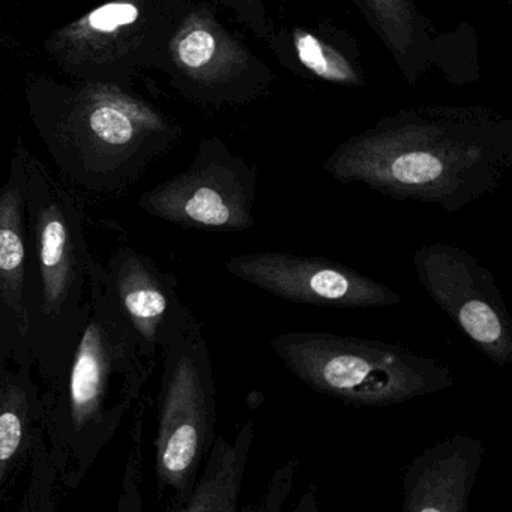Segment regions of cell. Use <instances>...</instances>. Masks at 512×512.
Masks as SVG:
<instances>
[{"label":"cell","mask_w":512,"mask_h":512,"mask_svg":"<svg viewBox=\"0 0 512 512\" xmlns=\"http://www.w3.org/2000/svg\"><path fill=\"white\" fill-rule=\"evenodd\" d=\"M512 167V121L481 106L407 107L344 140L322 169L395 200L460 212Z\"/></svg>","instance_id":"1"},{"label":"cell","mask_w":512,"mask_h":512,"mask_svg":"<svg viewBox=\"0 0 512 512\" xmlns=\"http://www.w3.org/2000/svg\"><path fill=\"white\" fill-rule=\"evenodd\" d=\"M92 259L89 310L65 367L41 389L44 442L59 485L76 490L154 373Z\"/></svg>","instance_id":"2"},{"label":"cell","mask_w":512,"mask_h":512,"mask_svg":"<svg viewBox=\"0 0 512 512\" xmlns=\"http://www.w3.org/2000/svg\"><path fill=\"white\" fill-rule=\"evenodd\" d=\"M25 98L59 172L92 194L124 193L184 136L178 121L112 83H61L41 73L26 83Z\"/></svg>","instance_id":"3"},{"label":"cell","mask_w":512,"mask_h":512,"mask_svg":"<svg viewBox=\"0 0 512 512\" xmlns=\"http://www.w3.org/2000/svg\"><path fill=\"white\" fill-rule=\"evenodd\" d=\"M23 157L28 217L23 346L46 385L70 359L88 314L94 256L79 200L29 149L23 148Z\"/></svg>","instance_id":"4"},{"label":"cell","mask_w":512,"mask_h":512,"mask_svg":"<svg viewBox=\"0 0 512 512\" xmlns=\"http://www.w3.org/2000/svg\"><path fill=\"white\" fill-rule=\"evenodd\" d=\"M271 347L308 388L349 406H397L446 391L455 382L451 367L400 343L289 331L272 338Z\"/></svg>","instance_id":"5"},{"label":"cell","mask_w":512,"mask_h":512,"mask_svg":"<svg viewBox=\"0 0 512 512\" xmlns=\"http://www.w3.org/2000/svg\"><path fill=\"white\" fill-rule=\"evenodd\" d=\"M155 475L167 511L182 512L200 473L217 425V389L202 323L184 305L160 347Z\"/></svg>","instance_id":"6"},{"label":"cell","mask_w":512,"mask_h":512,"mask_svg":"<svg viewBox=\"0 0 512 512\" xmlns=\"http://www.w3.org/2000/svg\"><path fill=\"white\" fill-rule=\"evenodd\" d=\"M184 0H107L53 31L44 52L73 80L134 91L146 70H161Z\"/></svg>","instance_id":"7"},{"label":"cell","mask_w":512,"mask_h":512,"mask_svg":"<svg viewBox=\"0 0 512 512\" xmlns=\"http://www.w3.org/2000/svg\"><path fill=\"white\" fill-rule=\"evenodd\" d=\"M161 73L197 106L239 107L262 98L274 71L218 20L217 5L184 0L166 44Z\"/></svg>","instance_id":"8"},{"label":"cell","mask_w":512,"mask_h":512,"mask_svg":"<svg viewBox=\"0 0 512 512\" xmlns=\"http://www.w3.org/2000/svg\"><path fill=\"white\" fill-rule=\"evenodd\" d=\"M256 167L220 137L200 140L184 172L139 197L145 214L182 229L236 233L251 229L257 190Z\"/></svg>","instance_id":"9"},{"label":"cell","mask_w":512,"mask_h":512,"mask_svg":"<svg viewBox=\"0 0 512 512\" xmlns=\"http://www.w3.org/2000/svg\"><path fill=\"white\" fill-rule=\"evenodd\" d=\"M412 263L422 289L470 343L497 367L512 365V317L493 272L446 242L416 248Z\"/></svg>","instance_id":"10"},{"label":"cell","mask_w":512,"mask_h":512,"mask_svg":"<svg viewBox=\"0 0 512 512\" xmlns=\"http://www.w3.org/2000/svg\"><path fill=\"white\" fill-rule=\"evenodd\" d=\"M233 277L293 304L320 308H385L403 296L368 275L322 256L239 254L224 263Z\"/></svg>","instance_id":"11"},{"label":"cell","mask_w":512,"mask_h":512,"mask_svg":"<svg viewBox=\"0 0 512 512\" xmlns=\"http://www.w3.org/2000/svg\"><path fill=\"white\" fill-rule=\"evenodd\" d=\"M104 289L146 358H157L163 338L184 302L178 278L134 248L119 247L101 265Z\"/></svg>","instance_id":"12"},{"label":"cell","mask_w":512,"mask_h":512,"mask_svg":"<svg viewBox=\"0 0 512 512\" xmlns=\"http://www.w3.org/2000/svg\"><path fill=\"white\" fill-rule=\"evenodd\" d=\"M484 457V443L469 434H455L424 449L404 470L401 509L469 512Z\"/></svg>","instance_id":"13"},{"label":"cell","mask_w":512,"mask_h":512,"mask_svg":"<svg viewBox=\"0 0 512 512\" xmlns=\"http://www.w3.org/2000/svg\"><path fill=\"white\" fill-rule=\"evenodd\" d=\"M23 148L25 146L19 142L11 161L10 175L0 187V325L20 341L25 353L23 290L28 260V217Z\"/></svg>","instance_id":"14"},{"label":"cell","mask_w":512,"mask_h":512,"mask_svg":"<svg viewBox=\"0 0 512 512\" xmlns=\"http://www.w3.org/2000/svg\"><path fill=\"white\" fill-rule=\"evenodd\" d=\"M266 43L293 73L346 88L367 85L358 41L337 26H292L275 31Z\"/></svg>","instance_id":"15"},{"label":"cell","mask_w":512,"mask_h":512,"mask_svg":"<svg viewBox=\"0 0 512 512\" xmlns=\"http://www.w3.org/2000/svg\"><path fill=\"white\" fill-rule=\"evenodd\" d=\"M377 40L385 46L410 88L431 67H440L442 41L415 0H353Z\"/></svg>","instance_id":"16"},{"label":"cell","mask_w":512,"mask_h":512,"mask_svg":"<svg viewBox=\"0 0 512 512\" xmlns=\"http://www.w3.org/2000/svg\"><path fill=\"white\" fill-rule=\"evenodd\" d=\"M32 365L0 361V494L7 490L43 433L41 388Z\"/></svg>","instance_id":"17"},{"label":"cell","mask_w":512,"mask_h":512,"mask_svg":"<svg viewBox=\"0 0 512 512\" xmlns=\"http://www.w3.org/2000/svg\"><path fill=\"white\" fill-rule=\"evenodd\" d=\"M254 439V421L248 419L235 442L215 436L205 469L197 476L182 512H235Z\"/></svg>","instance_id":"18"},{"label":"cell","mask_w":512,"mask_h":512,"mask_svg":"<svg viewBox=\"0 0 512 512\" xmlns=\"http://www.w3.org/2000/svg\"><path fill=\"white\" fill-rule=\"evenodd\" d=\"M28 464L31 467V478H29L28 493H26L20 509H25V511L53 509V485L58 482V478H56L55 470L50 464L43 433L37 437L34 445H32Z\"/></svg>","instance_id":"19"},{"label":"cell","mask_w":512,"mask_h":512,"mask_svg":"<svg viewBox=\"0 0 512 512\" xmlns=\"http://www.w3.org/2000/svg\"><path fill=\"white\" fill-rule=\"evenodd\" d=\"M217 7L229 8L236 20L254 37L268 41L274 35L275 26L269 16L265 0H208Z\"/></svg>","instance_id":"20"},{"label":"cell","mask_w":512,"mask_h":512,"mask_svg":"<svg viewBox=\"0 0 512 512\" xmlns=\"http://www.w3.org/2000/svg\"><path fill=\"white\" fill-rule=\"evenodd\" d=\"M142 440H143V406L137 410L136 430H134L133 448H131L130 460L125 470L124 493L121 497V511H140L142 509V497L139 491L140 467H142Z\"/></svg>","instance_id":"21"},{"label":"cell","mask_w":512,"mask_h":512,"mask_svg":"<svg viewBox=\"0 0 512 512\" xmlns=\"http://www.w3.org/2000/svg\"><path fill=\"white\" fill-rule=\"evenodd\" d=\"M298 467L299 457L298 455H292L283 466L275 470L262 502L257 506L242 508V511L280 512L284 503L289 499L290 493H292Z\"/></svg>","instance_id":"22"},{"label":"cell","mask_w":512,"mask_h":512,"mask_svg":"<svg viewBox=\"0 0 512 512\" xmlns=\"http://www.w3.org/2000/svg\"><path fill=\"white\" fill-rule=\"evenodd\" d=\"M319 488L316 484H311L305 491L304 496L296 505V512H319Z\"/></svg>","instance_id":"23"},{"label":"cell","mask_w":512,"mask_h":512,"mask_svg":"<svg viewBox=\"0 0 512 512\" xmlns=\"http://www.w3.org/2000/svg\"><path fill=\"white\" fill-rule=\"evenodd\" d=\"M0 361H8V359H5L4 356H0ZM10 362V361H8Z\"/></svg>","instance_id":"24"}]
</instances>
